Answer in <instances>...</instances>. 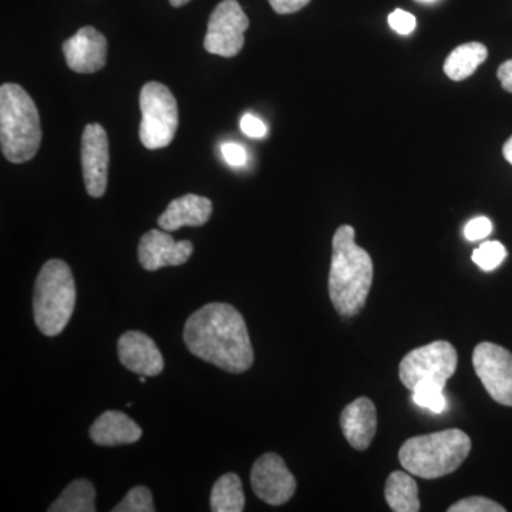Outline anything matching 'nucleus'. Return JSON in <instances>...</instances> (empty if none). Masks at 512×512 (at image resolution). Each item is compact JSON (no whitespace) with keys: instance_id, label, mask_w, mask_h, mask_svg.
<instances>
[{"instance_id":"f257e3e1","label":"nucleus","mask_w":512,"mask_h":512,"mask_svg":"<svg viewBox=\"0 0 512 512\" xmlns=\"http://www.w3.org/2000/svg\"><path fill=\"white\" fill-rule=\"evenodd\" d=\"M184 342L192 355L228 373H244L254 349L241 313L228 303H208L185 323Z\"/></svg>"},{"instance_id":"f03ea898","label":"nucleus","mask_w":512,"mask_h":512,"mask_svg":"<svg viewBox=\"0 0 512 512\" xmlns=\"http://www.w3.org/2000/svg\"><path fill=\"white\" fill-rule=\"evenodd\" d=\"M329 296L336 312L355 316L365 308L373 284V262L355 242V229L342 225L333 237Z\"/></svg>"},{"instance_id":"7ed1b4c3","label":"nucleus","mask_w":512,"mask_h":512,"mask_svg":"<svg viewBox=\"0 0 512 512\" xmlns=\"http://www.w3.org/2000/svg\"><path fill=\"white\" fill-rule=\"evenodd\" d=\"M0 143L3 156L15 164L32 160L42 143L39 111L19 84L0 87Z\"/></svg>"},{"instance_id":"20e7f679","label":"nucleus","mask_w":512,"mask_h":512,"mask_svg":"<svg viewBox=\"0 0 512 512\" xmlns=\"http://www.w3.org/2000/svg\"><path fill=\"white\" fill-rule=\"evenodd\" d=\"M471 450V440L458 429L412 437L399 451L404 470L412 476L434 480L453 473Z\"/></svg>"},{"instance_id":"39448f33","label":"nucleus","mask_w":512,"mask_h":512,"mask_svg":"<svg viewBox=\"0 0 512 512\" xmlns=\"http://www.w3.org/2000/svg\"><path fill=\"white\" fill-rule=\"evenodd\" d=\"M76 308V284L66 262L52 259L43 265L33 293V316L45 336H57L66 329Z\"/></svg>"},{"instance_id":"423d86ee","label":"nucleus","mask_w":512,"mask_h":512,"mask_svg":"<svg viewBox=\"0 0 512 512\" xmlns=\"http://www.w3.org/2000/svg\"><path fill=\"white\" fill-rule=\"evenodd\" d=\"M140 140L148 150L170 146L178 128L174 94L163 83L148 82L140 93Z\"/></svg>"},{"instance_id":"0eeeda50","label":"nucleus","mask_w":512,"mask_h":512,"mask_svg":"<svg viewBox=\"0 0 512 512\" xmlns=\"http://www.w3.org/2000/svg\"><path fill=\"white\" fill-rule=\"evenodd\" d=\"M457 350L451 343L436 340L407 353L399 367L400 380L409 390L419 384L431 383L446 386L447 380L456 373Z\"/></svg>"},{"instance_id":"6e6552de","label":"nucleus","mask_w":512,"mask_h":512,"mask_svg":"<svg viewBox=\"0 0 512 512\" xmlns=\"http://www.w3.org/2000/svg\"><path fill=\"white\" fill-rule=\"evenodd\" d=\"M249 19L237 0H222L211 13L204 47L211 55L234 57L245 45Z\"/></svg>"},{"instance_id":"1a4fd4ad","label":"nucleus","mask_w":512,"mask_h":512,"mask_svg":"<svg viewBox=\"0 0 512 512\" xmlns=\"http://www.w3.org/2000/svg\"><path fill=\"white\" fill-rule=\"evenodd\" d=\"M473 366L493 400L512 407V353L494 343H480L474 349Z\"/></svg>"},{"instance_id":"9d476101","label":"nucleus","mask_w":512,"mask_h":512,"mask_svg":"<svg viewBox=\"0 0 512 512\" xmlns=\"http://www.w3.org/2000/svg\"><path fill=\"white\" fill-rule=\"evenodd\" d=\"M252 490L269 505L288 503L296 490V480L285 461L275 453H266L255 461L251 471Z\"/></svg>"},{"instance_id":"9b49d317","label":"nucleus","mask_w":512,"mask_h":512,"mask_svg":"<svg viewBox=\"0 0 512 512\" xmlns=\"http://www.w3.org/2000/svg\"><path fill=\"white\" fill-rule=\"evenodd\" d=\"M109 138L100 124H87L82 137V165L90 197H103L109 178Z\"/></svg>"},{"instance_id":"f8f14e48","label":"nucleus","mask_w":512,"mask_h":512,"mask_svg":"<svg viewBox=\"0 0 512 512\" xmlns=\"http://www.w3.org/2000/svg\"><path fill=\"white\" fill-rule=\"evenodd\" d=\"M194 247L190 241H174L170 234L151 229L138 245V259L146 271H158L164 266H180L191 258Z\"/></svg>"},{"instance_id":"ddd939ff","label":"nucleus","mask_w":512,"mask_h":512,"mask_svg":"<svg viewBox=\"0 0 512 512\" xmlns=\"http://www.w3.org/2000/svg\"><path fill=\"white\" fill-rule=\"evenodd\" d=\"M67 66L77 73H96L107 63V40L103 33L84 26L63 43Z\"/></svg>"},{"instance_id":"4468645a","label":"nucleus","mask_w":512,"mask_h":512,"mask_svg":"<svg viewBox=\"0 0 512 512\" xmlns=\"http://www.w3.org/2000/svg\"><path fill=\"white\" fill-rule=\"evenodd\" d=\"M119 357L124 367L140 376H157L164 370V359L154 340L146 333L130 330L119 339Z\"/></svg>"},{"instance_id":"2eb2a0df","label":"nucleus","mask_w":512,"mask_h":512,"mask_svg":"<svg viewBox=\"0 0 512 512\" xmlns=\"http://www.w3.org/2000/svg\"><path fill=\"white\" fill-rule=\"evenodd\" d=\"M340 427L350 446L359 451L367 450L377 429L375 404L367 397H359L348 404L340 414Z\"/></svg>"},{"instance_id":"dca6fc26","label":"nucleus","mask_w":512,"mask_h":512,"mask_svg":"<svg viewBox=\"0 0 512 512\" xmlns=\"http://www.w3.org/2000/svg\"><path fill=\"white\" fill-rule=\"evenodd\" d=\"M212 215V202L200 195L187 194L171 201L167 210L158 218L164 231H177L183 227H201Z\"/></svg>"},{"instance_id":"f3484780","label":"nucleus","mask_w":512,"mask_h":512,"mask_svg":"<svg viewBox=\"0 0 512 512\" xmlns=\"http://www.w3.org/2000/svg\"><path fill=\"white\" fill-rule=\"evenodd\" d=\"M143 430L136 421L131 420L127 414L106 412L94 421L90 427V437L97 446L114 447L123 444H133L141 439Z\"/></svg>"},{"instance_id":"a211bd4d","label":"nucleus","mask_w":512,"mask_h":512,"mask_svg":"<svg viewBox=\"0 0 512 512\" xmlns=\"http://www.w3.org/2000/svg\"><path fill=\"white\" fill-rule=\"evenodd\" d=\"M387 504L396 512L420 511L419 487L410 473L394 471L386 481L384 490Z\"/></svg>"},{"instance_id":"6ab92c4d","label":"nucleus","mask_w":512,"mask_h":512,"mask_svg":"<svg viewBox=\"0 0 512 512\" xmlns=\"http://www.w3.org/2000/svg\"><path fill=\"white\" fill-rule=\"evenodd\" d=\"M488 50L483 43L471 42L456 47L444 62V73L454 82L473 76L477 67L487 60Z\"/></svg>"},{"instance_id":"aec40b11","label":"nucleus","mask_w":512,"mask_h":512,"mask_svg":"<svg viewBox=\"0 0 512 512\" xmlns=\"http://www.w3.org/2000/svg\"><path fill=\"white\" fill-rule=\"evenodd\" d=\"M245 508V494L241 478L228 473L218 478L211 493V511L241 512Z\"/></svg>"},{"instance_id":"412c9836","label":"nucleus","mask_w":512,"mask_h":512,"mask_svg":"<svg viewBox=\"0 0 512 512\" xmlns=\"http://www.w3.org/2000/svg\"><path fill=\"white\" fill-rule=\"evenodd\" d=\"M49 512H94L96 511V490L87 480H76L67 485Z\"/></svg>"},{"instance_id":"4be33fe9","label":"nucleus","mask_w":512,"mask_h":512,"mask_svg":"<svg viewBox=\"0 0 512 512\" xmlns=\"http://www.w3.org/2000/svg\"><path fill=\"white\" fill-rule=\"evenodd\" d=\"M156 511L153 503V494L143 485L134 487L128 491L123 501H120L113 512H153Z\"/></svg>"},{"instance_id":"5701e85b","label":"nucleus","mask_w":512,"mask_h":512,"mask_svg":"<svg viewBox=\"0 0 512 512\" xmlns=\"http://www.w3.org/2000/svg\"><path fill=\"white\" fill-rule=\"evenodd\" d=\"M507 258V249L498 241H487L473 252V261L483 271H494Z\"/></svg>"},{"instance_id":"b1692460","label":"nucleus","mask_w":512,"mask_h":512,"mask_svg":"<svg viewBox=\"0 0 512 512\" xmlns=\"http://www.w3.org/2000/svg\"><path fill=\"white\" fill-rule=\"evenodd\" d=\"M413 399L416 404L424 409H429L430 412L440 414L446 409V397L443 394V387L436 386V384L423 383L419 384L413 390Z\"/></svg>"},{"instance_id":"393cba45","label":"nucleus","mask_w":512,"mask_h":512,"mask_svg":"<svg viewBox=\"0 0 512 512\" xmlns=\"http://www.w3.org/2000/svg\"><path fill=\"white\" fill-rule=\"evenodd\" d=\"M503 505L495 503L490 498L468 497L451 505L448 512H504Z\"/></svg>"},{"instance_id":"a878e982","label":"nucleus","mask_w":512,"mask_h":512,"mask_svg":"<svg viewBox=\"0 0 512 512\" xmlns=\"http://www.w3.org/2000/svg\"><path fill=\"white\" fill-rule=\"evenodd\" d=\"M389 25L394 32L402 36H407L416 29L417 20L412 13L406 12V10L396 9L389 15Z\"/></svg>"},{"instance_id":"bb28decb","label":"nucleus","mask_w":512,"mask_h":512,"mask_svg":"<svg viewBox=\"0 0 512 512\" xmlns=\"http://www.w3.org/2000/svg\"><path fill=\"white\" fill-rule=\"evenodd\" d=\"M493 231V224L488 218L477 217L471 220L464 228V237L468 241H480V239L487 238Z\"/></svg>"},{"instance_id":"cd10ccee","label":"nucleus","mask_w":512,"mask_h":512,"mask_svg":"<svg viewBox=\"0 0 512 512\" xmlns=\"http://www.w3.org/2000/svg\"><path fill=\"white\" fill-rule=\"evenodd\" d=\"M222 157L231 167H242L247 163V151L237 143H225L221 147Z\"/></svg>"},{"instance_id":"c85d7f7f","label":"nucleus","mask_w":512,"mask_h":512,"mask_svg":"<svg viewBox=\"0 0 512 512\" xmlns=\"http://www.w3.org/2000/svg\"><path fill=\"white\" fill-rule=\"evenodd\" d=\"M241 130L245 136L251 138H264L268 134V127L265 126L264 121L252 116V114H245L242 117Z\"/></svg>"},{"instance_id":"c756f323","label":"nucleus","mask_w":512,"mask_h":512,"mask_svg":"<svg viewBox=\"0 0 512 512\" xmlns=\"http://www.w3.org/2000/svg\"><path fill=\"white\" fill-rule=\"evenodd\" d=\"M311 0H269L272 9L279 15H289L305 8Z\"/></svg>"},{"instance_id":"7c9ffc66","label":"nucleus","mask_w":512,"mask_h":512,"mask_svg":"<svg viewBox=\"0 0 512 512\" xmlns=\"http://www.w3.org/2000/svg\"><path fill=\"white\" fill-rule=\"evenodd\" d=\"M497 76L505 92L512 93V59L498 67Z\"/></svg>"},{"instance_id":"2f4dec72","label":"nucleus","mask_w":512,"mask_h":512,"mask_svg":"<svg viewBox=\"0 0 512 512\" xmlns=\"http://www.w3.org/2000/svg\"><path fill=\"white\" fill-rule=\"evenodd\" d=\"M503 154L505 160L512 165V136L508 138L507 143L504 144Z\"/></svg>"},{"instance_id":"473e14b6","label":"nucleus","mask_w":512,"mask_h":512,"mask_svg":"<svg viewBox=\"0 0 512 512\" xmlns=\"http://www.w3.org/2000/svg\"><path fill=\"white\" fill-rule=\"evenodd\" d=\"M191 0H170L171 6L174 8H181V6L187 5Z\"/></svg>"},{"instance_id":"72a5a7b5","label":"nucleus","mask_w":512,"mask_h":512,"mask_svg":"<svg viewBox=\"0 0 512 512\" xmlns=\"http://www.w3.org/2000/svg\"><path fill=\"white\" fill-rule=\"evenodd\" d=\"M420 2H434V0H420Z\"/></svg>"}]
</instances>
